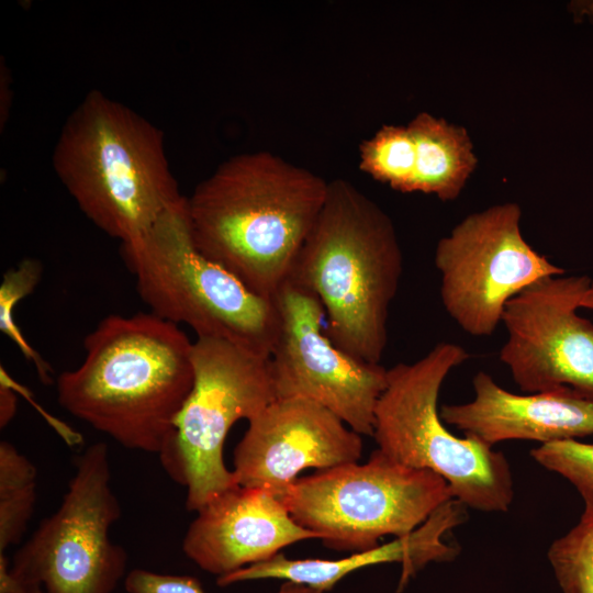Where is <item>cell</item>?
<instances>
[{
	"mask_svg": "<svg viewBox=\"0 0 593 593\" xmlns=\"http://www.w3.org/2000/svg\"><path fill=\"white\" fill-rule=\"evenodd\" d=\"M328 184L270 152L235 155L187 198L194 244L249 290L273 300L292 275Z\"/></svg>",
	"mask_w": 593,
	"mask_h": 593,
	"instance_id": "cell-1",
	"label": "cell"
},
{
	"mask_svg": "<svg viewBox=\"0 0 593 593\" xmlns=\"http://www.w3.org/2000/svg\"><path fill=\"white\" fill-rule=\"evenodd\" d=\"M83 347L82 362L57 377L60 406L123 447L159 456L193 387V342L138 312L102 318Z\"/></svg>",
	"mask_w": 593,
	"mask_h": 593,
	"instance_id": "cell-2",
	"label": "cell"
},
{
	"mask_svg": "<svg viewBox=\"0 0 593 593\" xmlns=\"http://www.w3.org/2000/svg\"><path fill=\"white\" fill-rule=\"evenodd\" d=\"M402 272L403 254L389 215L349 181H329L289 280L317 296L326 334L338 348L380 363Z\"/></svg>",
	"mask_w": 593,
	"mask_h": 593,
	"instance_id": "cell-3",
	"label": "cell"
},
{
	"mask_svg": "<svg viewBox=\"0 0 593 593\" xmlns=\"http://www.w3.org/2000/svg\"><path fill=\"white\" fill-rule=\"evenodd\" d=\"M53 166L86 217L121 243L147 231L186 198L169 166L163 132L97 90L67 118Z\"/></svg>",
	"mask_w": 593,
	"mask_h": 593,
	"instance_id": "cell-4",
	"label": "cell"
},
{
	"mask_svg": "<svg viewBox=\"0 0 593 593\" xmlns=\"http://www.w3.org/2000/svg\"><path fill=\"white\" fill-rule=\"evenodd\" d=\"M121 255L150 313L190 326L197 338L225 340L269 358L280 325L275 300L256 294L199 251L187 198L121 243Z\"/></svg>",
	"mask_w": 593,
	"mask_h": 593,
	"instance_id": "cell-5",
	"label": "cell"
},
{
	"mask_svg": "<svg viewBox=\"0 0 593 593\" xmlns=\"http://www.w3.org/2000/svg\"><path fill=\"white\" fill-rule=\"evenodd\" d=\"M469 357L462 346L440 342L418 360L388 369L372 437L378 449L394 461L444 478L455 499L467 507L503 513L514 497L505 456L472 436L457 437L438 412L443 382Z\"/></svg>",
	"mask_w": 593,
	"mask_h": 593,
	"instance_id": "cell-6",
	"label": "cell"
},
{
	"mask_svg": "<svg viewBox=\"0 0 593 593\" xmlns=\"http://www.w3.org/2000/svg\"><path fill=\"white\" fill-rule=\"evenodd\" d=\"M278 499L326 547L363 551L385 535L411 534L455 496L437 473L404 466L376 449L365 463L298 478Z\"/></svg>",
	"mask_w": 593,
	"mask_h": 593,
	"instance_id": "cell-7",
	"label": "cell"
},
{
	"mask_svg": "<svg viewBox=\"0 0 593 593\" xmlns=\"http://www.w3.org/2000/svg\"><path fill=\"white\" fill-rule=\"evenodd\" d=\"M194 382L159 455L169 477L187 488L186 507L198 512L219 494L239 485L223 460L232 426L250 421L276 400L268 359L228 342H193Z\"/></svg>",
	"mask_w": 593,
	"mask_h": 593,
	"instance_id": "cell-8",
	"label": "cell"
},
{
	"mask_svg": "<svg viewBox=\"0 0 593 593\" xmlns=\"http://www.w3.org/2000/svg\"><path fill=\"white\" fill-rule=\"evenodd\" d=\"M120 516L108 447L92 444L77 458L58 510L15 552L12 575L26 591L112 593L127 563L125 550L109 535Z\"/></svg>",
	"mask_w": 593,
	"mask_h": 593,
	"instance_id": "cell-9",
	"label": "cell"
},
{
	"mask_svg": "<svg viewBox=\"0 0 593 593\" xmlns=\"http://www.w3.org/2000/svg\"><path fill=\"white\" fill-rule=\"evenodd\" d=\"M521 216L518 204H496L466 216L437 243L443 306L472 336L492 335L506 303L526 287L564 273L524 239Z\"/></svg>",
	"mask_w": 593,
	"mask_h": 593,
	"instance_id": "cell-10",
	"label": "cell"
},
{
	"mask_svg": "<svg viewBox=\"0 0 593 593\" xmlns=\"http://www.w3.org/2000/svg\"><path fill=\"white\" fill-rule=\"evenodd\" d=\"M279 333L268 358L276 399L302 398L372 436L374 411L388 369L350 356L325 331V312L306 288L288 280L273 298Z\"/></svg>",
	"mask_w": 593,
	"mask_h": 593,
	"instance_id": "cell-11",
	"label": "cell"
},
{
	"mask_svg": "<svg viewBox=\"0 0 593 593\" xmlns=\"http://www.w3.org/2000/svg\"><path fill=\"white\" fill-rule=\"evenodd\" d=\"M591 280L545 277L506 303L499 358L522 391L569 388L593 400V323L578 313Z\"/></svg>",
	"mask_w": 593,
	"mask_h": 593,
	"instance_id": "cell-12",
	"label": "cell"
},
{
	"mask_svg": "<svg viewBox=\"0 0 593 593\" xmlns=\"http://www.w3.org/2000/svg\"><path fill=\"white\" fill-rule=\"evenodd\" d=\"M362 440L339 417L302 398L276 399L248 421L233 452L237 483L281 496L307 468L360 459Z\"/></svg>",
	"mask_w": 593,
	"mask_h": 593,
	"instance_id": "cell-13",
	"label": "cell"
},
{
	"mask_svg": "<svg viewBox=\"0 0 593 593\" xmlns=\"http://www.w3.org/2000/svg\"><path fill=\"white\" fill-rule=\"evenodd\" d=\"M312 538L318 539L291 517L278 496L264 489L237 485L197 512L182 550L203 571L219 578Z\"/></svg>",
	"mask_w": 593,
	"mask_h": 593,
	"instance_id": "cell-14",
	"label": "cell"
},
{
	"mask_svg": "<svg viewBox=\"0 0 593 593\" xmlns=\"http://www.w3.org/2000/svg\"><path fill=\"white\" fill-rule=\"evenodd\" d=\"M474 398L440 409L444 423L493 447L505 440L541 445L593 435V400L569 388L538 393H512L485 371L472 380Z\"/></svg>",
	"mask_w": 593,
	"mask_h": 593,
	"instance_id": "cell-15",
	"label": "cell"
},
{
	"mask_svg": "<svg viewBox=\"0 0 593 593\" xmlns=\"http://www.w3.org/2000/svg\"><path fill=\"white\" fill-rule=\"evenodd\" d=\"M466 507L460 501L452 499L411 534L345 558L289 559L279 552L265 561L219 577L216 583L226 586L249 580L282 579L323 593L360 568L398 562L402 566L401 586L427 563L455 558L458 549L445 542L444 536L466 521Z\"/></svg>",
	"mask_w": 593,
	"mask_h": 593,
	"instance_id": "cell-16",
	"label": "cell"
},
{
	"mask_svg": "<svg viewBox=\"0 0 593 593\" xmlns=\"http://www.w3.org/2000/svg\"><path fill=\"white\" fill-rule=\"evenodd\" d=\"M406 126L416 150L413 192L435 194L443 201L458 198L478 164L467 130L427 112L418 113Z\"/></svg>",
	"mask_w": 593,
	"mask_h": 593,
	"instance_id": "cell-17",
	"label": "cell"
},
{
	"mask_svg": "<svg viewBox=\"0 0 593 593\" xmlns=\"http://www.w3.org/2000/svg\"><path fill=\"white\" fill-rule=\"evenodd\" d=\"M36 469L9 441L0 443V552L26 530L36 499Z\"/></svg>",
	"mask_w": 593,
	"mask_h": 593,
	"instance_id": "cell-18",
	"label": "cell"
},
{
	"mask_svg": "<svg viewBox=\"0 0 593 593\" xmlns=\"http://www.w3.org/2000/svg\"><path fill=\"white\" fill-rule=\"evenodd\" d=\"M359 167L392 189L413 192L415 143L407 126L383 125L359 147Z\"/></svg>",
	"mask_w": 593,
	"mask_h": 593,
	"instance_id": "cell-19",
	"label": "cell"
},
{
	"mask_svg": "<svg viewBox=\"0 0 593 593\" xmlns=\"http://www.w3.org/2000/svg\"><path fill=\"white\" fill-rule=\"evenodd\" d=\"M548 560L562 593H593V515L553 540Z\"/></svg>",
	"mask_w": 593,
	"mask_h": 593,
	"instance_id": "cell-20",
	"label": "cell"
},
{
	"mask_svg": "<svg viewBox=\"0 0 593 593\" xmlns=\"http://www.w3.org/2000/svg\"><path fill=\"white\" fill-rule=\"evenodd\" d=\"M530 456L541 467L568 480L583 500L582 515H593V444L558 440L534 448Z\"/></svg>",
	"mask_w": 593,
	"mask_h": 593,
	"instance_id": "cell-21",
	"label": "cell"
},
{
	"mask_svg": "<svg viewBox=\"0 0 593 593\" xmlns=\"http://www.w3.org/2000/svg\"><path fill=\"white\" fill-rule=\"evenodd\" d=\"M42 267L36 260H23L19 267L3 276L0 289V327L19 346L24 356L34 363L41 380L52 382L51 368L34 351L15 326L12 311L16 302L29 295L41 279Z\"/></svg>",
	"mask_w": 593,
	"mask_h": 593,
	"instance_id": "cell-22",
	"label": "cell"
},
{
	"mask_svg": "<svg viewBox=\"0 0 593 593\" xmlns=\"http://www.w3.org/2000/svg\"><path fill=\"white\" fill-rule=\"evenodd\" d=\"M127 593H205L200 581L190 575L160 574L133 569L124 579ZM278 593H318L305 585L287 582Z\"/></svg>",
	"mask_w": 593,
	"mask_h": 593,
	"instance_id": "cell-23",
	"label": "cell"
},
{
	"mask_svg": "<svg viewBox=\"0 0 593 593\" xmlns=\"http://www.w3.org/2000/svg\"><path fill=\"white\" fill-rule=\"evenodd\" d=\"M0 425L1 428L7 426L15 413L16 400L14 393L8 387V384L1 381L0 388Z\"/></svg>",
	"mask_w": 593,
	"mask_h": 593,
	"instance_id": "cell-24",
	"label": "cell"
},
{
	"mask_svg": "<svg viewBox=\"0 0 593 593\" xmlns=\"http://www.w3.org/2000/svg\"><path fill=\"white\" fill-rule=\"evenodd\" d=\"M580 306L593 312V279L591 280V283L581 300Z\"/></svg>",
	"mask_w": 593,
	"mask_h": 593,
	"instance_id": "cell-25",
	"label": "cell"
},
{
	"mask_svg": "<svg viewBox=\"0 0 593 593\" xmlns=\"http://www.w3.org/2000/svg\"><path fill=\"white\" fill-rule=\"evenodd\" d=\"M27 593H43V592L37 588H33V589H29Z\"/></svg>",
	"mask_w": 593,
	"mask_h": 593,
	"instance_id": "cell-26",
	"label": "cell"
}]
</instances>
